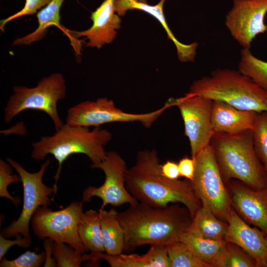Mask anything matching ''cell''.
Instances as JSON below:
<instances>
[{
  "label": "cell",
  "mask_w": 267,
  "mask_h": 267,
  "mask_svg": "<svg viewBox=\"0 0 267 267\" xmlns=\"http://www.w3.org/2000/svg\"><path fill=\"white\" fill-rule=\"evenodd\" d=\"M64 0H51L37 14L38 28L33 32L15 39L13 46L28 45L43 39L47 33L48 28L55 26L68 36V29L60 24V9Z\"/></svg>",
  "instance_id": "ffe728a7"
},
{
  "label": "cell",
  "mask_w": 267,
  "mask_h": 267,
  "mask_svg": "<svg viewBox=\"0 0 267 267\" xmlns=\"http://www.w3.org/2000/svg\"><path fill=\"white\" fill-rule=\"evenodd\" d=\"M95 168L101 169L105 175L104 183L99 187L89 186L84 189V202L91 201L92 197L100 198L102 204L100 209L110 204L115 207L125 203L135 204L138 201L127 190L125 176L128 169L124 159L116 152H107L104 159Z\"/></svg>",
  "instance_id": "7c38bea8"
},
{
  "label": "cell",
  "mask_w": 267,
  "mask_h": 267,
  "mask_svg": "<svg viewBox=\"0 0 267 267\" xmlns=\"http://www.w3.org/2000/svg\"><path fill=\"white\" fill-rule=\"evenodd\" d=\"M210 144L224 183L236 179L254 189L267 187V173L255 151L252 130L215 133Z\"/></svg>",
  "instance_id": "277c9868"
},
{
  "label": "cell",
  "mask_w": 267,
  "mask_h": 267,
  "mask_svg": "<svg viewBox=\"0 0 267 267\" xmlns=\"http://www.w3.org/2000/svg\"><path fill=\"white\" fill-rule=\"evenodd\" d=\"M51 0H25L22 9L11 16L0 20V29L3 31L5 25L12 20L26 15H33L42 7L46 6Z\"/></svg>",
  "instance_id": "1f68e13d"
},
{
  "label": "cell",
  "mask_w": 267,
  "mask_h": 267,
  "mask_svg": "<svg viewBox=\"0 0 267 267\" xmlns=\"http://www.w3.org/2000/svg\"><path fill=\"white\" fill-rule=\"evenodd\" d=\"M172 106H174V103L173 99L170 98L162 107L154 111L130 113L117 107L112 100L100 97L95 101H84L71 107L67 111L66 123L89 128L114 122H139L149 128L166 109Z\"/></svg>",
  "instance_id": "ba28073f"
},
{
  "label": "cell",
  "mask_w": 267,
  "mask_h": 267,
  "mask_svg": "<svg viewBox=\"0 0 267 267\" xmlns=\"http://www.w3.org/2000/svg\"><path fill=\"white\" fill-rule=\"evenodd\" d=\"M162 174L170 179H178L180 176L178 164L168 160L161 166Z\"/></svg>",
  "instance_id": "e575fe53"
},
{
  "label": "cell",
  "mask_w": 267,
  "mask_h": 267,
  "mask_svg": "<svg viewBox=\"0 0 267 267\" xmlns=\"http://www.w3.org/2000/svg\"><path fill=\"white\" fill-rule=\"evenodd\" d=\"M12 167L8 162L0 160V196L10 200L15 206H17L21 203L20 197L11 196L7 191L10 184L21 182L18 174H12Z\"/></svg>",
  "instance_id": "f546056e"
},
{
  "label": "cell",
  "mask_w": 267,
  "mask_h": 267,
  "mask_svg": "<svg viewBox=\"0 0 267 267\" xmlns=\"http://www.w3.org/2000/svg\"><path fill=\"white\" fill-rule=\"evenodd\" d=\"M112 138V134L101 127H88L74 126L65 123L52 135L42 136L32 144L31 158L43 160L48 154L53 156L58 162L53 185L57 192V181L63 163L71 155L84 154L91 162V167L95 168L105 158V146Z\"/></svg>",
  "instance_id": "3957f363"
},
{
  "label": "cell",
  "mask_w": 267,
  "mask_h": 267,
  "mask_svg": "<svg viewBox=\"0 0 267 267\" xmlns=\"http://www.w3.org/2000/svg\"><path fill=\"white\" fill-rule=\"evenodd\" d=\"M155 149L138 151L134 164L128 169L126 187L138 202L155 207L180 203L189 211L192 218L201 207L190 180L170 179L162 174Z\"/></svg>",
  "instance_id": "6da1fadb"
},
{
  "label": "cell",
  "mask_w": 267,
  "mask_h": 267,
  "mask_svg": "<svg viewBox=\"0 0 267 267\" xmlns=\"http://www.w3.org/2000/svg\"><path fill=\"white\" fill-rule=\"evenodd\" d=\"M258 113L213 100L211 123L215 133L233 134L252 130Z\"/></svg>",
  "instance_id": "ac0fdd59"
},
{
  "label": "cell",
  "mask_w": 267,
  "mask_h": 267,
  "mask_svg": "<svg viewBox=\"0 0 267 267\" xmlns=\"http://www.w3.org/2000/svg\"><path fill=\"white\" fill-rule=\"evenodd\" d=\"M101 233L105 252L110 255L122 253L124 248V234L118 218V212L99 209Z\"/></svg>",
  "instance_id": "7402d4cb"
},
{
  "label": "cell",
  "mask_w": 267,
  "mask_h": 267,
  "mask_svg": "<svg viewBox=\"0 0 267 267\" xmlns=\"http://www.w3.org/2000/svg\"><path fill=\"white\" fill-rule=\"evenodd\" d=\"M213 100L199 95L185 93L175 99V105L183 121L184 134L188 139L191 157L209 145L215 134L211 123Z\"/></svg>",
  "instance_id": "8fae6325"
},
{
  "label": "cell",
  "mask_w": 267,
  "mask_h": 267,
  "mask_svg": "<svg viewBox=\"0 0 267 267\" xmlns=\"http://www.w3.org/2000/svg\"><path fill=\"white\" fill-rule=\"evenodd\" d=\"M6 160L21 178L23 187V204L19 217L3 229L0 234L5 238L21 234L31 239L29 223L33 215L39 207L50 205L51 201H53L50 196L56 193L54 187H48L43 181V176L50 160L47 158L41 165L40 170L33 173L28 172L19 163L10 158H7Z\"/></svg>",
  "instance_id": "30bf717a"
},
{
  "label": "cell",
  "mask_w": 267,
  "mask_h": 267,
  "mask_svg": "<svg viewBox=\"0 0 267 267\" xmlns=\"http://www.w3.org/2000/svg\"><path fill=\"white\" fill-rule=\"evenodd\" d=\"M52 255L58 267H80L82 262L87 261L85 253H80L67 243L54 241Z\"/></svg>",
  "instance_id": "83f0119b"
},
{
  "label": "cell",
  "mask_w": 267,
  "mask_h": 267,
  "mask_svg": "<svg viewBox=\"0 0 267 267\" xmlns=\"http://www.w3.org/2000/svg\"><path fill=\"white\" fill-rule=\"evenodd\" d=\"M267 13V0H232L225 25L243 48L250 49L254 39L267 31L265 23Z\"/></svg>",
  "instance_id": "4fadbf2b"
},
{
  "label": "cell",
  "mask_w": 267,
  "mask_h": 267,
  "mask_svg": "<svg viewBox=\"0 0 267 267\" xmlns=\"http://www.w3.org/2000/svg\"><path fill=\"white\" fill-rule=\"evenodd\" d=\"M252 131L256 154L264 165L267 164V112L258 113Z\"/></svg>",
  "instance_id": "4316f807"
},
{
  "label": "cell",
  "mask_w": 267,
  "mask_h": 267,
  "mask_svg": "<svg viewBox=\"0 0 267 267\" xmlns=\"http://www.w3.org/2000/svg\"><path fill=\"white\" fill-rule=\"evenodd\" d=\"M124 234V250L146 245L166 246L179 240L192 218L188 209L179 205L152 207L138 202L118 213Z\"/></svg>",
  "instance_id": "7a4b0ae2"
},
{
  "label": "cell",
  "mask_w": 267,
  "mask_h": 267,
  "mask_svg": "<svg viewBox=\"0 0 267 267\" xmlns=\"http://www.w3.org/2000/svg\"><path fill=\"white\" fill-rule=\"evenodd\" d=\"M114 1L104 0L91 13L90 19L93 24L89 29L82 31L69 30V38L73 45L76 42V39L84 37L88 40L87 46L100 48L114 40L121 22L119 15L116 13Z\"/></svg>",
  "instance_id": "9a60e30c"
},
{
  "label": "cell",
  "mask_w": 267,
  "mask_h": 267,
  "mask_svg": "<svg viewBox=\"0 0 267 267\" xmlns=\"http://www.w3.org/2000/svg\"><path fill=\"white\" fill-rule=\"evenodd\" d=\"M46 259L45 252L39 254L26 251L13 260H8L3 257L0 260V267H39Z\"/></svg>",
  "instance_id": "4dcf8cb0"
},
{
  "label": "cell",
  "mask_w": 267,
  "mask_h": 267,
  "mask_svg": "<svg viewBox=\"0 0 267 267\" xmlns=\"http://www.w3.org/2000/svg\"><path fill=\"white\" fill-rule=\"evenodd\" d=\"M180 176L189 180L192 179L195 172V160L193 158L184 157L178 163Z\"/></svg>",
  "instance_id": "836d02e7"
},
{
  "label": "cell",
  "mask_w": 267,
  "mask_h": 267,
  "mask_svg": "<svg viewBox=\"0 0 267 267\" xmlns=\"http://www.w3.org/2000/svg\"><path fill=\"white\" fill-rule=\"evenodd\" d=\"M222 267H257L255 260L238 245L227 242Z\"/></svg>",
  "instance_id": "f1b7e54d"
},
{
  "label": "cell",
  "mask_w": 267,
  "mask_h": 267,
  "mask_svg": "<svg viewBox=\"0 0 267 267\" xmlns=\"http://www.w3.org/2000/svg\"><path fill=\"white\" fill-rule=\"evenodd\" d=\"M165 0H161L158 4L153 5L148 4L145 0H115V9L119 15H124L129 10L136 9L153 16L161 23L168 38L174 43L179 60L182 62L193 61L198 44L194 42L186 44L177 40L167 24L164 14L163 6Z\"/></svg>",
  "instance_id": "e0dca14e"
},
{
  "label": "cell",
  "mask_w": 267,
  "mask_h": 267,
  "mask_svg": "<svg viewBox=\"0 0 267 267\" xmlns=\"http://www.w3.org/2000/svg\"><path fill=\"white\" fill-rule=\"evenodd\" d=\"M238 70L267 91V62L255 56L250 49L241 50Z\"/></svg>",
  "instance_id": "cb8c5ba5"
},
{
  "label": "cell",
  "mask_w": 267,
  "mask_h": 267,
  "mask_svg": "<svg viewBox=\"0 0 267 267\" xmlns=\"http://www.w3.org/2000/svg\"><path fill=\"white\" fill-rule=\"evenodd\" d=\"M201 205L187 230L206 239L224 240L228 223L219 219L207 205Z\"/></svg>",
  "instance_id": "44dd1931"
},
{
  "label": "cell",
  "mask_w": 267,
  "mask_h": 267,
  "mask_svg": "<svg viewBox=\"0 0 267 267\" xmlns=\"http://www.w3.org/2000/svg\"><path fill=\"white\" fill-rule=\"evenodd\" d=\"M32 243L31 239L21 237V234L16 236L13 240H8L0 234V260L6 253L8 249L13 245H17L22 248H28Z\"/></svg>",
  "instance_id": "d6a6232c"
},
{
  "label": "cell",
  "mask_w": 267,
  "mask_h": 267,
  "mask_svg": "<svg viewBox=\"0 0 267 267\" xmlns=\"http://www.w3.org/2000/svg\"><path fill=\"white\" fill-rule=\"evenodd\" d=\"M195 172L190 181L201 205H207L221 220L227 222L232 208L211 144L194 158Z\"/></svg>",
  "instance_id": "52a82bcc"
},
{
  "label": "cell",
  "mask_w": 267,
  "mask_h": 267,
  "mask_svg": "<svg viewBox=\"0 0 267 267\" xmlns=\"http://www.w3.org/2000/svg\"><path fill=\"white\" fill-rule=\"evenodd\" d=\"M241 110L267 112V91L239 70L217 69L194 81L188 92Z\"/></svg>",
  "instance_id": "5b68a950"
},
{
  "label": "cell",
  "mask_w": 267,
  "mask_h": 267,
  "mask_svg": "<svg viewBox=\"0 0 267 267\" xmlns=\"http://www.w3.org/2000/svg\"><path fill=\"white\" fill-rule=\"evenodd\" d=\"M264 166H265V170L266 171V172L267 173V164H265Z\"/></svg>",
  "instance_id": "d590c367"
},
{
  "label": "cell",
  "mask_w": 267,
  "mask_h": 267,
  "mask_svg": "<svg viewBox=\"0 0 267 267\" xmlns=\"http://www.w3.org/2000/svg\"><path fill=\"white\" fill-rule=\"evenodd\" d=\"M88 261L95 263L103 259L112 267H152L151 256L149 251L143 255L90 253L88 254Z\"/></svg>",
  "instance_id": "d4e9b609"
},
{
  "label": "cell",
  "mask_w": 267,
  "mask_h": 267,
  "mask_svg": "<svg viewBox=\"0 0 267 267\" xmlns=\"http://www.w3.org/2000/svg\"><path fill=\"white\" fill-rule=\"evenodd\" d=\"M66 90V81L60 73L43 78L33 88L14 86L4 109L5 123L8 124L24 111L38 110L51 118L57 131L64 124L58 112L57 103L65 98Z\"/></svg>",
  "instance_id": "8992f818"
},
{
  "label": "cell",
  "mask_w": 267,
  "mask_h": 267,
  "mask_svg": "<svg viewBox=\"0 0 267 267\" xmlns=\"http://www.w3.org/2000/svg\"><path fill=\"white\" fill-rule=\"evenodd\" d=\"M227 223L228 230L224 240L245 250L255 260L257 267H267L266 234L261 230L249 225L233 208Z\"/></svg>",
  "instance_id": "2e32d148"
},
{
  "label": "cell",
  "mask_w": 267,
  "mask_h": 267,
  "mask_svg": "<svg viewBox=\"0 0 267 267\" xmlns=\"http://www.w3.org/2000/svg\"><path fill=\"white\" fill-rule=\"evenodd\" d=\"M78 232L81 242L88 251L90 253L105 252L99 211L90 209L83 213Z\"/></svg>",
  "instance_id": "603a6c76"
},
{
  "label": "cell",
  "mask_w": 267,
  "mask_h": 267,
  "mask_svg": "<svg viewBox=\"0 0 267 267\" xmlns=\"http://www.w3.org/2000/svg\"><path fill=\"white\" fill-rule=\"evenodd\" d=\"M265 240H266V245L267 246V235H266V237H265Z\"/></svg>",
  "instance_id": "8d00e7d4"
},
{
  "label": "cell",
  "mask_w": 267,
  "mask_h": 267,
  "mask_svg": "<svg viewBox=\"0 0 267 267\" xmlns=\"http://www.w3.org/2000/svg\"><path fill=\"white\" fill-rule=\"evenodd\" d=\"M242 183L228 184L232 207L245 222L267 235V187L256 190Z\"/></svg>",
  "instance_id": "5bb4252c"
},
{
  "label": "cell",
  "mask_w": 267,
  "mask_h": 267,
  "mask_svg": "<svg viewBox=\"0 0 267 267\" xmlns=\"http://www.w3.org/2000/svg\"><path fill=\"white\" fill-rule=\"evenodd\" d=\"M83 202H73L58 211H52L47 207H39L31 219L34 233L39 239L49 238L55 242L67 243L80 253L88 252L78 232L84 213Z\"/></svg>",
  "instance_id": "9c48e42d"
},
{
  "label": "cell",
  "mask_w": 267,
  "mask_h": 267,
  "mask_svg": "<svg viewBox=\"0 0 267 267\" xmlns=\"http://www.w3.org/2000/svg\"><path fill=\"white\" fill-rule=\"evenodd\" d=\"M179 241L210 267H222L227 244L225 240L206 239L186 230L181 235Z\"/></svg>",
  "instance_id": "d6986e66"
},
{
  "label": "cell",
  "mask_w": 267,
  "mask_h": 267,
  "mask_svg": "<svg viewBox=\"0 0 267 267\" xmlns=\"http://www.w3.org/2000/svg\"><path fill=\"white\" fill-rule=\"evenodd\" d=\"M165 246L171 267H210L199 260L188 247L180 241Z\"/></svg>",
  "instance_id": "484cf974"
}]
</instances>
